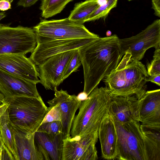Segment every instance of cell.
Masks as SVG:
<instances>
[{
  "label": "cell",
  "instance_id": "cell-1",
  "mask_svg": "<svg viewBox=\"0 0 160 160\" xmlns=\"http://www.w3.org/2000/svg\"><path fill=\"white\" fill-rule=\"evenodd\" d=\"M116 34L96 38L78 49L84 74L83 91L88 96L117 66L122 57Z\"/></svg>",
  "mask_w": 160,
  "mask_h": 160
},
{
  "label": "cell",
  "instance_id": "cell-2",
  "mask_svg": "<svg viewBox=\"0 0 160 160\" xmlns=\"http://www.w3.org/2000/svg\"><path fill=\"white\" fill-rule=\"evenodd\" d=\"M117 67L102 80L112 96H135L139 100L146 92L149 76L145 65L126 52Z\"/></svg>",
  "mask_w": 160,
  "mask_h": 160
},
{
  "label": "cell",
  "instance_id": "cell-3",
  "mask_svg": "<svg viewBox=\"0 0 160 160\" xmlns=\"http://www.w3.org/2000/svg\"><path fill=\"white\" fill-rule=\"evenodd\" d=\"M112 97L106 87H96L87 99L82 102L72 122L71 137L78 138L98 132L102 120L108 112Z\"/></svg>",
  "mask_w": 160,
  "mask_h": 160
},
{
  "label": "cell",
  "instance_id": "cell-4",
  "mask_svg": "<svg viewBox=\"0 0 160 160\" xmlns=\"http://www.w3.org/2000/svg\"><path fill=\"white\" fill-rule=\"evenodd\" d=\"M11 125L23 132L34 133L49 111L41 96L4 98Z\"/></svg>",
  "mask_w": 160,
  "mask_h": 160
},
{
  "label": "cell",
  "instance_id": "cell-5",
  "mask_svg": "<svg viewBox=\"0 0 160 160\" xmlns=\"http://www.w3.org/2000/svg\"><path fill=\"white\" fill-rule=\"evenodd\" d=\"M33 29L36 35L37 44L56 40L100 37L89 31L83 24L73 21L68 18L42 20Z\"/></svg>",
  "mask_w": 160,
  "mask_h": 160
},
{
  "label": "cell",
  "instance_id": "cell-6",
  "mask_svg": "<svg viewBox=\"0 0 160 160\" xmlns=\"http://www.w3.org/2000/svg\"><path fill=\"white\" fill-rule=\"evenodd\" d=\"M114 122L117 135L116 159L146 160L140 122L136 121L123 123Z\"/></svg>",
  "mask_w": 160,
  "mask_h": 160
},
{
  "label": "cell",
  "instance_id": "cell-7",
  "mask_svg": "<svg viewBox=\"0 0 160 160\" xmlns=\"http://www.w3.org/2000/svg\"><path fill=\"white\" fill-rule=\"evenodd\" d=\"M37 44L36 35L33 28L0 24V55H25L32 52Z\"/></svg>",
  "mask_w": 160,
  "mask_h": 160
},
{
  "label": "cell",
  "instance_id": "cell-8",
  "mask_svg": "<svg viewBox=\"0 0 160 160\" xmlns=\"http://www.w3.org/2000/svg\"><path fill=\"white\" fill-rule=\"evenodd\" d=\"M118 43L122 56L128 52L132 58L140 61L148 49L160 47V20H156L135 36L119 38Z\"/></svg>",
  "mask_w": 160,
  "mask_h": 160
},
{
  "label": "cell",
  "instance_id": "cell-9",
  "mask_svg": "<svg viewBox=\"0 0 160 160\" xmlns=\"http://www.w3.org/2000/svg\"><path fill=\"white\" fill-rule=\"evenodd\" d=\"M98 132L76 138L70 136L63 140L62 160H96L98 159L96 144Z\"/></svg>",
  "mask_w": 160,
  "mask_h": 160
},
{
  "label": "cell",
  "instance_id": "cell-10",
  "mask_svg": "<svg viewBox=\"0 0 160 160\" xmlns=\"http://www.w3.org/2000/svg\"><path fill=\"white\" fill-rule=\"evenodd\" d=\"M77 50L52 56L37 66L40 83L46 90H53L62 82V78L65 67Z\"/></svg>",
  "mask_w": 160,
  "mask_h": 160
},
{
  "label": "cell",
  "instance_id": "cell-11",
  "mask_svg": "<svg viewBox=\"0 0 160 160\" xmlns=\"http://www.w3.org/2000/svg\"><path fill=\"white\" fill-rule=\"evenodd\" d=\"M96 39H59L38 43L29 58L36 66H38L52 56L78 49Z\"/></svg>",
  "mask_w": 160,
  "mask_h": 160
},
{
  "label": "cell",
  "instance_id": "cell-12",
  "mask_svg": "<svg viewBox=\"0 0 160 160\" xmlns=\"http://www.w3.org/2000/svg\"><path fill=\"white\" fill-rule=\"evenodd\" d=\"M54 97L47 102L50 110L53 107L59 110L62 126V134L64 139L70 137V132L72 122L77 110L82 101H79L75 95H69L66 91L61 89L58 90L54 88Z\"/></svg>",
  "mask_w": 160,
  "mask_h": 160
},
{
  "label": "cell",
  "instance_id": "cell-13",
  "mask_svg": "<svg viewBox=\"0 0 160 160\" xmlns=\"http://www.w3.org/2000/svg\"><path fill=\"white\" fill-rule=\"evenodd\" d=\"M0 69L36 84L40 83L37 66L24 55H0Z\"/></svg>",
  "mask_w": 160,
  "mask_h": 160
},
{
  "label": "cell",
  "instance_id": "cell-14",
  "mask_svg": "<svg viewBox=\"0 0 160 160\" xmlns=\"http://www.w3.org/2000/svg\"><path fill=\"white\" fill-rule=\"evenodd\" d=\"M138 116L141 126L160 129V89L146 91L138 101Z\"/></svg>",
  "mask_w": 160,
  "mask_h": 160
},
{
  "label": "cell",
  "instance_id": "cell-15",
  "mask_svg": "<svg viewBox=\"0 0 160 160\" xmlns=\"http://www.w3.org/2000/svg\"><path fill=\"white\" fill-rule=\"evenodd\" d=\"M36 84L0 69V92L4 98L40 96Z\"/></svg>",
  "mask_w": 160,
  "mask_h": 160
},
{
  "label": "cell",
  "instance_id": "cell-16",
  "mask_svg": "<svg viewBox=\"0 0 160 160\" xmlns=\"http://www.w3.org/2000/svg\"><path fill=\"white\" fill-rule=\"evenodd\" d=\"M138 101L135 96L127 97L112 96L109 113L115 122L121 123L132 121L139 122Z\"/></svg>",
  "mask_w": 160,
  "mask_h": 160
},
{
  "label": "cell",
  "instance_id": "cell-17",
  "mask_svg": "<svg viewBox=\"0 0 160 160\" xmlns=\"http://www.w3.org/2000/svg\"><path fill=\"white\" fill-rule=\"evenodd\" d=\"M98 138L102 157L107 160L116 159L118 155L117 135L114 122L109 112L101 122Z\"/></svg>",
  "mask_w": 160,
  "mask_h": 160
},
{
  "label": "cell",
  "instance_id": "cell-18",
  "mask_svg": "<svg viewBox=\"0 0 160 160\" xmlns=\"http://www.w3.org/2000/svg\"><path fill=\"white\" fill-rule=\"evenodd\" d=\"M11 127L18 160H44L35 143V133L25 132Z\"/></svg>",
  "mask_w": 160,
  "mask_h": 160
},
{
  "label": "cell",
  "instance_id": "cell-19",
  "mask_svg": "<svg viewBox=\"0 0 160 160\" xmlns=\"http://www.w3.org/2000/svg\"><path fill=\"white\" fill-rule=\"evenodd\" d=\"M36 145L44 160H62L63 140L62 133L53 136L36 131L34 135Z\"/></svg>",
  "mask_w": 160,
  "mask_h": 160
},
{
  "label": "cell",
  "instance_id": "cell-20",
  "mask_svg": "<svg viewBox=\"0 0 160 160\" xmlns=\"http://www.w3.org/2000/svg\"><path fill=\"white\" fill-rule=\"evenodd\" d=\"M146 160H160V129L143 127L140 125Z\"/></svg>",
  "mask_w": 160,
  "mask_h": 160
},
{
  "label": "cell",
  "instance_id": "cell-21",
  "mask_svg": "<svg viewBox=\"0 0 160 160\" xmlns=\"http://www.w3.org/2000/svg\"><path fill=\"white\" fill-rule=\"evenodd\" d=\"M98 0H86L75 4L68 18L73 21L83 24L100 5Z\"/></svg>",
  "mask_w": 160,
  "mask_h": 160
},
{
  "label": "cell",
  "instance_id": "cell-22",
  "mask_svg": "<svg viewBox=\"0 0 160 160\" xmlns=\"http://www.w3.org/2000/svg\"><path fill=\"white\" fill-rule=\"evenodd\" d=\"M0 136L3 143L12 154L14 160H18L11 125L7 108L0 116Z\"/></svg>",
  "mask_w": 160,
  "mask_h": 160
},
{
  "label": "cell",
  "instance_id": "cell-23",
  "mask_svg": "<svg viewBox=\"0 0 160 160\" xmlns=\"http://www.w3.org/2000/svg\"><path fill=\"white\" fill-rule=\"evenodd\" d=\"M72 0H42L40 9L42 16L48 18L60 13Z\"/></svg>",
  "mask_w": 160,
  "mask_h": 160
},
{
  "label": "cell",
  "instance_id": "cell-24",
  "mask_svg": "<svg viewBox=\"0 0 160 160\" xmlns=\"http://www.w3.org/2000/svg\"><path fill=\"white\" fill-rule=\"evenodd\" d=\"M118 0H106L92 13L87 22L93 21L106 16L110 10L116 6Z\"/></svg>",
  "mask_w": 160,
  "mask_h": 160
},
{
  "label": "cell",
  "instance_id": "cell-25",
  "mask_svg": "<svg viewBox=\"0 0 160 160\" xmlns=\"http://www.w3.org/2000/svg\"><path fill=\"white\" fill-rule=\"evenodd\" d=\"M37 131L44 132L53 136L62 133V126L61 121H55L41 124Z\"/></svg>",
  "mask_w": 160,
  "mask_h": 160
},
{
  "label": "cell",
  "instance_id": "cell-26",
  "mask_svg": "<svg viewBox=\"0 0 160 160\" xmlns=\"http://www.w3.org/2000/svg\"><path fill=\"white\" fill-rule=\"evenodd\" d=\"M81 64L78 49H77L65 67L62 78V82L72 73L77 71Z\"/></svg>",
  "mask_w": 160,
  "mask_h": 160
},
{
  "label": "cell",
  "instance_id": "cell-27",
  "mask_svg": "<svg viewBox=\"0 0 160 160\" xmlns=\"http://www.w3.org/2000/svg\"><path fill=\"white\" fill-rule=\"evenodd\" d=\"M147 67L149 76L160 75V47L155 49L153 59Z\"/></svg>",
  "mask_w": 160,
  "mask_h": 160
},
{
  "label": "cell",
  "instance_id": "cell-28",
  "mask_svg": "<svg viewBox=\"0 0 160 160\" xmlns=\"http://www.w3.org/2000/svg\"><path fill=\"white\" fill-rule=\"evenodd\" d=\"M55 121H61V116L58 109L56 107H53L46 115L41 124Z\"/></svg>",
  "mask_w": 160,
  "mask_h": 160
},
{
  "label": "cell",
  "instance_id": "cell-29",
  "mask_svg": "<svg viewBox=\"0 0 160 160\" xmlns=\"http://www.w3.org/2000/svg\"><path fill=\"white\" fill-rule=\"evenodd\" d=\"M14 159L9 151L3 143L0 136V160Z\"/></svg>",
  "mask_w": 160,
  "mask_h": 160
},
{
  "label": "cell",
  "instance_id": "cell-30",
  "mask_svg": "<svg viewBox=\"0 0 160 160\" xmlns=\"http://www.w3.org/2000/svg\"><path fill=\"white\" fill-rule=\"evenodd\" d=\"M38 0H19L17 3V5L24 8H27L33 5Z\"/></svg>",
  "mask_w": 160,
  "mask_h": 160
},
{
  "label": "cell",
  "instance_id": "cell-31",
  "mask_svg": "<svg viewBox=\"0 0 160 160\" xmlns=\"http://www.w3.org/2000/svg\"><path fill=\"white\" fill-rule=\"evenodd\" d=\"M152 8L154 11L155 15L160 17V0H152Z\"/></svg>",
  "mask_w": 160,
  "mask_h": 160
},
{
  "label": "cell",
  "instance_id": "cell-32",
  "mask_svg": "<svg viewBox=\"0 0 160 160\" xmlns=\"http://www.w3.org/2000/svg\"><path fill=\"white\" fill-rule=\"evenodd\" d=\"M11 3L8 0L0 1V10L2 11L8 10L11 8Z\"/></svg>",
  "mask_w": 160,
  "mask_h": 160
},
{
  "label": "cell",
  "instance_id": "cell-33",
  "mask_svg": "<svg viewBox=\"0 0 160 160\" xmlns=\"http://www.w3.org/2000/svg\"><path fill=\"white\" fill-rule=\"evenodd\" d=\"M147 82H150L154 83L159 86H160V75L149 76L146 79Z\"/></svg>",
  "mask_w": 160,
  "mask_h": 160
},
{
  "label": "cell",
  "instance_id": "cell-34",
  "mask_svg": "<svg viewBox=\"0 0 160 160\" xmlns=\"http://www.w3.org/2000/svg\"><path fill=\"white\" fill-rule=\"evenodd\" d=\"M88 97V95L87 93L84 91L80 92L77 96V99L82 102L87 99Z\"/></svg>",
  "mask_w": 160,
  "mask_h": 160
},
{
  "label": "cell",
  "instance_id": "cell-35",
  "mask_svg": "<svg viewBox=\"0 0 160 160\" xmlns=\"http://www.w3.org/2000/svg\"><path fill=\"white\" fill-rule=\"evenodd\" d=\"M8 103L6 102L0 106V116L5 111L8 106Z\"/></svg>",
  "mask_w": 160,
  "mask_h": 160
},
{
  "label": "cell",
  "instance_id": "cell-36",
  "mask_svg": "<svg viewBox=\"0 0 160 160\" xmlns=\"http://www.w3.org/2000/svg\"><path fill=\"white\" fill-rule=\"evenodd\" d=\"M6 16V14L2 12H0V21Z\"/></svg>",
  "mask_w": 160,
  "mask_h": 160
},
{
  "label": "cell",
  "instance_id": "cell-37",
  "mask_svg": "<svg viewBox=\"0 0 160 160\" xmlns=\"http://www.w3.org/2000/svg\"><path fill=\"white\" fill-rule=\"evenodd\" d=\"M4 97L0 92V101L3 102H4Z\"/></svg>",
  "mask_w": 160,
  "mask_h": 160
},
{
  "label": "cell",
  "instance_id": "cell-38",
  "mask_svg": "<svg viewBox=\"0 0 160 160\" xmlns=\"http://www.w3.org/2000/svg\"><path fill=\"white\" fill-rule=\"evenodd\" d=\"M112 32L110 30H108L106 32V35L107 37H108L111 36Z\"/></svg>",
  "mask_w": 160,
  "mask_h": 160
},
{
  "label": "cell",
  "instance_id": "cell-39",
  "mask_svg": "<svg viewBox=\"0 0 160 160\" xmlns=\"http://www.w3.org/2000/svg\"><path fill=\"white\" fill-rule=\"evenodd\" d=\"M1 0H0V1ZM8 0V1H9L11 3H12L13 1L14 0Z\"/></svg>",
  "mask_w": 160,
  "mask_h": 160
},
{
  "label": "cell",
  "instance_id": "cell-40",
  "mask_svg": "<svg viewBox=\"0 0 160 160\" xmlns=\"http://www.w3.org/2000/svg\"><path fill=\"white\" fill-rule=\"evenodd\" d=\"M4 102H2L0 101V106L1 105H2L3 104V103H4Z\"/></svg>",
  "mask_w": 160,
  "mask_h": 160
},
{
  "label": "cell",
  "instance_id": "cell-41",
  "mask_svg": "<svg viewBox=\"0 0 160 160\" xmlns=\"http://www.w3.org/2000/svg\"><path fill=\"white\" fill-rule=\"evenodd\" d=\"M128 0L130 1H131L133 0Z\"/></svg>",
  "mask_w": 160,
  "mask_h": 160
}]
</instances>
